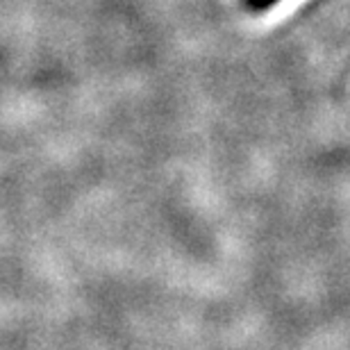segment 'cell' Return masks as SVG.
<instances>
[{"label":"cell","mask_w":350,"mask_h":350,"mask_svg":"<svg viewBox=\"0 0 350 350\" xmlns=\"http://www.w3.org/2000/svg\"><path fill=\"white\" fill-rule=\"evenodd\" d=\"M278 0H246V5H248V10H253V12H264V10H271L273 5H275Z\"/></svg>","instance_id":"cell-1"}]
</instances>
